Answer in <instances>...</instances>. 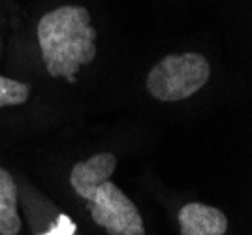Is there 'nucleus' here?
I'll return each mask as SVG.
<instances>
[{"instance_id":"4","label":"nucleus","mask_w":252,"mask_h":235,"mask_svg":"<svg viewBox=\"0 0 252 235\" xmlns=\"http://www.w3.org/2000/svg\"><path fill=\"white\" fill-rule=\"evenodd\" d=\"M115 168L117 158L111 152H98L94 156H91L89 160L77 162L72 168V175H70L72 188L79 198L89 202V198L93 196L96 188L102 182L109 181Z\"/></svg>"},{"instance_id":"7","label":"nucleus","mask_w":252,"mask_h":235,"mask_svg":"<svg viewBox=\"0 0 252 235\" xmlns=\"http://www.w3.org/2000/svg\"><path fill=\"white\" fill-rule=\"evenodd\" d=\"M29 94H31L29 85L0 75V107L21 106L29 100Z\"/></svg>"},{"instance_id":"1","label":"nucleus","mask_w":252,"mask_h":235,"mask_svg":"<svg viewBox=\"0 0 252 235\" xmlns=\"http://www.w3.org/2000/svg\"><path fill=\"white\" fill-rule=\"evenodd\" d=\"M96 30L83 6H61L38 23V42L51 77L75 83L79 68L96 57Z\"/></svg>"},{"instance_id":"8","label":"nucleus","mask_w":252,"mask_h":235,"mask_svg":"<svg viewBox=\"0 0 252 235\" xmlns=\"http://www.w3.org/2000/svg\"><path fill=\"white\" fill-rule=\"evenodd\" d=\"M74 224L70 222V218L68 216H61L59 218V224H57V228L53 230V232H49V234L45 235H72L74 234Z\"/></svg>"},{"instance_id":"3","label":"nucleus","mask_w":252,"mask_h":235,"mask_svg":"<svg viewBox=\"0 0 252 235\" xmlns=\"http://www.w3.org/2000/svg\"><path fill=\"white\" fill-rule=\"evenodd\" d=\"M89 203L93 220L109 235H145L137 207L115 182H102L89 198Z\"/></svg>"},{"instance_id":"6","label":"nucleus","mask_w":252,"mask_h":235,"mask_svg":"<svg viewBox=\"0 0 252 235\" xmlns=\"http://www.w3.org/2000/svg\"><path fill=\"white\" fill-rule=\"evenodd\" d=\"M21 218L17 214V186L4 168H0V235H17Z\"/></svg>"},{"instance_id":"2","label":"nucleus","mask_w":252,"mask_h":235,"mask_svg":"<svg viewBox=\"0 0 252 235\" xmlns=\"http://www.w3.org/2000/svg\"><path fill=\"white\" fill-rule=\"evenodd\" d=\"M211 77V66L200 53L168 55L147 75V90L160 102H181L196 94Z\"/></svg>"},{"instance_id":"5","label":"nucleus","mask_w":252,"mask_h":235,"mask_svg":"<svg viewBox=\"0 0 252 235\" xmlns=\"http://www.w3.org/2000/svg\"><path fill=\"white\" fill-rule=\"evenodd\" d=\"M181 235H224L228 230L226 214L203 203H187L179 213Z\"/></svg>"}]
</instances>
